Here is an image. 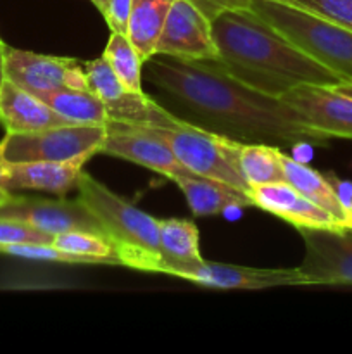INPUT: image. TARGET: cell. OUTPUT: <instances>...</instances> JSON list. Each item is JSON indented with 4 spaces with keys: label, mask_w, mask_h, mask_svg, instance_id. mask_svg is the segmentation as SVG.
Returning <instances> with one entry per match:
<instances>
[{
    "label": "cell",
    "mask_w": 352,
    "mask_h": 354,
    "mask_svg": "<svg viewBox=\"0 0 352 354\" xmlns=\"http://www.w3.org/2000/svg\"><path fill=\"white\" fill-rule=\"evenodd\" d=\"M106 128V138L99 154L135 162L168 178L173 175H192L173 154L169 145L147 128L131 127L116 121H109Z\"/></svg>",
    "instance_id": "cell-12"
},
{
    "label": "cell",
    "mask_w": 352,
    "mask_h": 354,
    "mask_svg": "<svg viewBox=\"0 0 352 354\" xmlns=\"http://www.w3.org/2000/svg\"><path fill=\"white\" fill-rule=\"evenodd\" d=\"M328 182L333 187V192L337 196L338 203H340L342 209H344L345 216H347L349 228L352 230V182L351 180L338 178L335 173H326Z\"/></svg>",
    "instance_id": "cell-31"
},
{
    "label": "cell",
    "mask_w": 352,
    "mask_h": 354,
    "mask_svg": "<svg viewBox=\"0 0 352 354\" xmlns=\"http://www.w3.org/2000/svg\"><path fill=\"white\" fill-rule=\"evenodd\" d=\"M78 199L99 220L123 266L148 273L164 272L159 241V220L117 196L104 183L81 171Z\"/></svg>",
    "instance_id": "cell-3"
},
{
    "label": "cell",
    "mask_w": 352,
    "mask_h": 354,
    "mask_svg": "<svg viewBox=\"0 0 352 354\" xmlns=\"http://www.w3.org/2000/svg\"><path fill=\"white\" fill-rule=\"evenodd\" d=\"M0 123L7 133H33L47 128L72 124L55 113L40 97L6 80L0 86Z\"/></svg>",
    "instance_id": "cell-17"
},
{
    "label": "cell",
    "mask_w": 352,
    "mask_h": 354,
    "mask_svg": "<svg viewBox=\"0 0 352 354\" xmlns=\"http://www.w3.org/2000/svg\"><path fill=\"white\" fill-rule=\"evenodd\" d=\"M24 242H38V244H54V235L45 234L38 228L12 220H0V245L24 244Z\"/></svg>",
    "instance_id": "cell-28"
},
{
    "label": "cell",
    "mask_w": 352,
    "mask_h": 354,
    "mask_svg": "<svg viewBox=\"0 0 352 354\" xmlns=\"http://www.w3.org/2000/svg\"><path fill=\"white\" fill-rule=\"evenodd\" d=\"M217 64L245 85L282 99L300 85L342 82L333 71L300 50L251 7L226 10L211 21Z\"/></svg>",
    "instance_id": "cell-2"
},
{
    "label": "cell",
    "mask_w": 352,
    "mask_h": 354,
    "mask_svg": "<svg viewBox=\"0 0 352 354\" xmlns=\"http://www.w3.org/2000/svg\"><path fill=\"white\" fill-rule=\"evenodd\" d=\"M90 2L93 3V6L97 7V9L100 10V14H106L107 12V6H109V0H90Z\"/></svg>",
    "instance_id": "cell-35"
},
{
    "label": "cell",
    "mask_w": 352,
    "mask_h": 354,
    "mask_svg": "<svg viewBox=\"0 0 352 354\" xmlns=\"http://www.w3.org/2000/svg\"><path fill=\"white\" fill-rule=\"evenodd\" d=\"M90 90L106 106L109 121L141 128H178L188 121L175 116L145 92L128 90L109 62L100 55L92 61H83Z\"/></svg>",
    "instance_id": "cell-6"
},
{
    "label": "cell",
    "mask_w": 352,
    "mask_h": 354,
    "mask_svg": "<svg viewBox=\"0 0 352 354\" xmlns=\"http://www.w3.org/2000/svg\"><path fill=\"white\" fill-rule=\"evenodd\" d=\"M331 88H335L337 92L344 93V95L352 97V80H347V82H338L335 85H330Z\"/></svg>",
    "instance_id": "cell-33"
},
{
    "label": "cell",
    "mask_w": 352,
    "mask_h": 354,
    "mask_svg": "<svg viewBox=\"0 0 352 354\" xmlns=\"http://www.w3.org/2000/svg\"><path fill=\"white\" fill-rule=\"evenodd\" d=\"M169 180L179 187L193 216L228 214L254 206L247 192L219 180L197 175H173Z\"/></svg>",
    "instance_id": "cell-19"
},
{
    "label": "cell",
    "mask_w": 352,
    "mask_h": 354,
    "mask_svg": "<svg viewBox=\"0 0 352 354\" xmlns=\"http://www.w3.org/2000/svg\"><path fill=\"white\" fill-rule=\"evenodd\" d=\"M131 0H109L107 12L104 14L107 26L113 33H124L128 31V21H130Z\"/></svg>",
    "instance_id": "cell-29"
},
{
    "label": "cell",
    "mask_w": 352,
    "mask_h": 354,
    "mask_svg": "<svg viewBox=\"0 0 352 354\" xmlns=\"http://www.w3.org/2000/svg\"><path fill=\"white\" fill-rule=\"evenodd\" d=\"M352 31V0H283Z\"/></svg>",
    "instance_id": "cell-27"
},
{
    "label": "cell",
    "mask_w": 352,
    "mask_h": 354,
    "mask_svg": "<svg viewBox=\"0 0 352 354\" xmlns=\"http://www.w3.org/2000/svg\"><path fill=\"white\" fill-rule=\"evenodd\" d=\"M83 166L71 162L0 161V187L9 192L37 190V192L66 196L78 187Z\"/></svg>",
    "instance_id": "cell-16"
},
{
    "label": "cell",
    "mask_w": 352,
    "mask_h": 354,
    "mask_svg": "<svg viewBox=\"0 0 352 354\" xmlns=\"http://www.w3.org/2000/svg\"><path fill=\"white\" fill-rule=\"evenodd\" d=\"M54 245L69 254L79 256L85 263L121 265L116 249L110 244V241L99 234H92V232H62V234L54 235Z\"/></svg>",
    "instance_id": "cell-25"
},
{
    "label": "cell",
    "mask_w": 352,
    "mask_h": 354,
    "mask_svg": "<svg viewBox=\"0 0 352 354\" xmlns=\"http://www.w3.org/2000/svg\"><path fill=\"white\" fill-rule=\"evenodd\" d=\"M304 259L297 268L304 286H352V230L300 228Z\"/></svg>",
    "instance_id": "cell-9"
},
{
    "label": "cell",
    "mask_w": 352,
    "mask_h": 354,
    "mask_svg": "<svg viewBox=\"0 0 352 354\" xmlns=\"http://www.w3.org/2000/svg\"><path fill=\"white\" fill-rule=\"evenodd\" d=\"M6 75L9 82L33 95L62 88L90 90L83 61L57 55H43L7 45Z\"/></svg>",
    "instance_id": "cell-8"
},
{
    "label": "cell",
    "mask_w": 352,
    "mask_h": 354,
    "mask_svg": "<svg viewBox=\"0 0 352 354\" xmlns=\"http://www.w3.org/2000/svg\"><path fill=\"white\" fill-rule=\"evenodd\" d=\"M6 50H7V44L0 38V86L3 85V82L7 80L6 75Z\"/></svg>",
    "instance_id": "cell-32"
},
{
    "label": "cell",
    "mask_w": 352,
    "mask_h": 354,
    "mask_svg": "<svg viewBox=\"0 0 352 354\" xmlns=\"http://www.w3.org/2000/svg\"><path fill=\"white\" fill-rule=\"evenodd\" d=\"M216 140L224 158L233 165L251 189L264 183L286 182L282 166V149L276 145L240 142L221 133H216Z\"/></svg>",
    "instance_id": "cell-18"
},
{
    "label": "cell",
    "mask_w": 352,
    "mask_h": 354,
    "mask_svg": "<svg viewBox=\"0 0 352 354\" xmlns=\"http://www.w3.org/2000/svg\"><path fill=\"white\" fill-rule=\"evenodd\" d=\"M0 220L21 221L50 235L81 230L99 234L107 239L102 225L79 199H40V197L14 196L6 206L0 207Z\"/></svg>",
    "instance_id": "cell-10"
},
{
    "label": "cell",
    "mask_w": 352,
    "mask_h": 354,
    "mask_svg": "<svg viewBox=\"0 0 352 354\" xmlns=\"http://www.w3.org/2000/svg\"><path fill=\"white\" fill-rule=\"evenodd\" d=\"M102 57L109 62L113 71L119 82L131 92H144L141 90V68L144 59L138 54L135 45L124 33H113L107 40Z\"/></svg>",
    "instance_id": "cell-24"
},
{
    "label": "cell",
    "mask_w": 352,
    "mask_h": 354,
    "mask_svg": "<svg viewBox=\"0 0 352 354\" xmlns=\"http://www.w3.org/2000/svg\"><path fill=\"white\" fill-rule=\"evenodd\" d=\"M147 130L164 140L173 154L192 175L219 180L251 196V187L233 168V165L224 158L214 131L206 130L190 121L178 128H147Z\"/></svg>",
    "instance_id": "cell-7"
},
{
    "label": "cell",
    "mask_w": 352,
    "mask_h": 354,
    "mask_svg": "<svg viewBox=\"0 0 352 354\" xmlns=\"http://www.w3.org/2000/svg\"><path fill=\"white\" fill-rule=\"evenodd\" d=\"M169 275L213 289L255 290L283 286H304L299 268H251V266L211 263L206 259L197 265L175 268Z\"/></svg>",
    "instance_id": "cell-14"
},
{
    "label": "cell",
    "mask_w": 352,
    "mask_h": 354,
    "mask_svg": "<svg viewBox=\"0 0 352 354\" xmlns=\"http://www.w3.org/2000/svg\"><path fill=\"white\" fill-rule=\"evenodd\" d=\"M148 82L199 118V127L240 142L276 147L328 145V138L302 123L300 114L280 97L245 85L216 61H182L152 55L145 61Z\"/></svg>",
    "instance_id": "cell-1"
},
{
    "label": "cell",
    "mask_w": 352,
    "mask_h": 354,
    "mask_svg": "<svg viewBox=\"0 0 352 354\" xmlns=\"http://www.w3.org/2000/svg\"><path fill=\"white\" fill-rule=\"evenodd\" d=\"M282 166L285 173V180L292 187H295L306 199L320 206L326 211L331 218L338 223L342 230H351L349 228L347 216L338 203L337 196L333 192V187L328 182L326 175L316 171L306 162L297 161L295 158H290L285 152H282Z\"/></svg>",
    "instance_id": "cell-20"
},
{
    "label": "cell",
    "mask_w": 352,
    "mask_h": 354,
    "mask_svg": "<svg viewBox=\"0 0 352 354\" xmlns=\"http://www.w3.org/2000/svg\"><path fill=\"white\" fill-rule=\"evenodd\" d=\"M302 118V123L324 138L352 140V97L331 86L300 85L282 97Z\"/></svg>",
    "instance_id": "cell-13"
},
{
    "label": "cell",
    "mask_w": 352,
    "mask_h": 354,
    "mask_svg": "<svg viewBox=\"0 0 352 354\" xmlns=\"http://www.w3.org/2000/svg\"><path fill=\"white\" fill-rule=\"evenodd\" d=\"M190 2L211 21L226 10L247 9L251 6V0H190Z\"/></svg>",
    "instance_id": "cell-30"
},
{
    "label": "cell",
    "mask_w": 352,
    "mask_h": 354,
    "mask_svg": "<svg viewBox=\"0 0 352 354\" xmlns=\"http://www.w3.org/2000/svg\"><path fill=\"white\" fill-rule=\"evenodd\" d=\"M173 2L175 0H131L126 35L144 62L155 55V45Z\"/></svg>",
    "instance_id": "cell-22"
},
{
    "label": "cell",
    "mask_w": 352,
    "mask_h": 354,
    "mask_svg": "<svg viewBox=\"0 0 352 354\" xmlns=\"http://www.w3.org/2000/svg\"><path fill=\"white\" fill-rule=\"evenodd\" d=\"M248 7L342 82L352 80L351 30L283 0H251Z\"/></svg>",
    "instance_id": "cell-4"
},
{
    "label": "cell",
    "mask_w": 352,
    "mask_h": 354,
    "mask_svg": "<svg viewBox=\"0 0 352 354\" xmlns=\"http://www.w3.org/2000/svg\"><path fill=\"white\" fill-rule=\"evenodd\" d=\"M254 207L271 213L273 216L285 220L297 230H342L337 221L324 209L311 203L289 182L264 183L251 189Z\"/></svg>",
    "instance_id": "cell-15"
},
{
    "label": "cell",
    "mask_w": 352,
    "mask_h": 354,
    "mask_svg": "<svg viewBox=\"0 0 352 354\" xmlns=\"http://www.w3.org/2000/svg\"><path fill=\"white\" fill-rule=\"evenodd\" d=\"M159 241L164 261L166 275L179 266L202 263L204 258L199 249V228L193 221L169 218L159 220Z\"/></svg>",
    "instance_id": "cell-21"
},
{
    "label": "cell",
    "mask_w": 352,
    "mask_h": 354,
    "mask_svg": "<svg viewBox=\"0 0 352 354\" xmlns=\"http://www.w3.org/2000/svg\"><path fill=\"white\" fill-rule=\"evenodd\" d=\"M55 113L64 116L72 124H107L106 106L92 90L62 88L40 97Z\"/></svg>",
    "instance_id": "cell-23"
},
{
    "label": "cell",
    "mask_w": 352,
    "mask_h": 354,
    "mask_svg": "<svg viewBox=\"0 0 352 354\" xmlns=\"http://www.w3.org/2000/svg\"><path fill=\"white\" fill-rule=\"evenodd\" d=\"M12 197H14L12 192H9V190H6V189H2V187H0V207L6 206V204L9 203Z\"/></svg>",
    "instance_id": "cell-34"
},
{
    "label": "cell",
    "mask_w": 352,
    "mask_h": 354,
    "mask_svg": "<svg viewBox=\"0 0 352 354\" xmlns=\"http://www.w3.org/2000/svg\"><path fill=\"white\" fill-rule=\"evenodd\" d=\"M155 55L182 61H217L209 17L190 0H175L155 45Z\"/></svg>",
    "instance_id": "cell-11"
},
{
    "label": "cell",
    "mask_w": 352,
    "mask_h": 354,
    "mask_svg": "<svg viewBox=\"0 0 352 354\" xmlns=\"http://www.w3.org/2000/svg\"><path fill=\"white\" fill-rule=\"evenodd\" d=\"M106 124H64L33 133H6L0 140V161L71 162L83 166L99 154Z\"/></svg>",
    "instance_id": "cell-5"
},
{
    "label": "cell",
    "mask_w": 352,
    "mask_h": 354,
    "mask_svg": "<svg viewBox=\"0 0 352 354\" xmlns=\"http://www.w3.org/2000/svg\"><path fill=\"white\" fill-rule=\"evenodd\" d=\"M0 254L14 256V258L33 259V261L64 263V265H79L85 263L79 256L69 254L54 244H38V242H24V244L0 245Z\"/></svg>",
    "instance_id": "cell-26"
}]
</instances>
